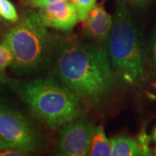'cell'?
Here are the masks:
<instances>
[{
	"label": "cell",
	"mask_w": 156,
	"mask_h": 156,
	"mask_svg": "<svg viewBox=\"0 0 156 156\" xmlns=\"http://www.w3.org/2000/svg\"><path fill=\"white\" fill-rule=\"evenodd\" d=\"M56 49L57 80L82 101L102 105L113 93L116 80L107 50L72 40L61 41Z\"/></svg>",
	"instance_id": "6da1fadb"
},
{
	"label": "cell",
	"mask_w": 156,
	"mask_h": 156,
	"mask_svg": "<svg viewBox=\"0 0 156 156\" xmlns=\"http://www.w3.org/2000/svg\"><path fill=\"white\" fill-rule=\"evenodd\" d=\"M108 55L116 80L125 87L140 88L149 73L142 36L126 0H121L113 17Z\"/></svg>",
	"instance_id": "7a4b0ae2"
},
{
	"label": "cell",
	"mask_w": 156,
	"mask_h": 156,
	"mask_svg": "<svg viewBox=\"0 0 156 156\" xmlns=\"http://www.w3.org/2000/svg\"><path fill=\"white\" fill-rule=\"evenodd\" d=\"M8 86L28 105L34 115L53 131L82 115V101L53 77L25 83L10 80Z\"/></svg>",
	"instance_id": "3957f363"
},
{
	"label": "cell",
	"mask_w": 156,
	"mask_h": 156,
	"mask_svg": "<svg viewBox=\"0 0 156 156\" xmlns=\"http://www.w3.org/2000/svg\"><path fill=\"white\" fill-rule=\"evenodd\" d=\"M3 42L12 52L11 66L19 72H30L44 67L55 52L54 39L37 11H25L17 24L6 32Z\"/></svg>",
	"instance_id": "277c9868"
},
{
	"label": "cell",
	"mask_w": 156,
	"mask_h": 156,
	"mask_svg": "<svg viewBox=\"0 0 156 156\" xmlns=\"http://www.w3.org/2000/svg\"><path fill=\"white\" fill-rule=\"evenodd\" d=\"M40 146L39 135L21 112L0 101V150L34 153Z\"/></svg>",
	"instance_id": "5b68a950"
},
{
	"label": "cell",
	"mask_w": 156,
	"mask_h": 156,
	"mask_svg": "<svg viewBox=\"0 0 156 156\" xmlns=\"http://www.w3.org/2000/svg\"><path fill=\"white\" fill-rule=\"evenodd\" d=\"M95 125L90 120L78 117L61 127L56 141V154L89 155Z\"/></svg>",
	"instance_id": "8992f818"
},
{
	"label": "cell",
	"mask_w": 156,
	"mask_h": 156,
	"mask_svg": "<svg viewBox=\"0 0 156 156\" xmlns=\"http://www.w3.org/2000/svg\"><path fill=\"white\" fill-rule=\"evenodd\" d=\"M37 13L46 27L60 30H70L79 21L76 6L70 0L41 7Z\"/></svg>",
	"instance_id": "52a82bcc"
},
{
	"label": "cell",
	"mask_w": 156,
	"mask_h": 156,
	"mask_svg": "<svg viewBox=\"0 0 156 156\" xmlns=\"http://www.w3.org/2000/svg\"><path fill=\"white\" fill-rule=\"evenodd\" d=\"M84 35L99 44L108 43L113 18L101 5H95L83 22Z\"/></svg>",
	"instance_id": "ba28073f"
},
{
	"label": "cell",
	"mask_w": 156,
	"mask_h": 156,
	"mask_svg": "<svg viewBox=\"0 0 156 156\" xmlns=\"http://www.w3.org/2000/svg\"><path fill=\"white\" fill-rule=\"evenodd\" d=\"M112 155L135 156L150 155L151 151L148 145L143 143L140 140L131 137L118 135L111 139Z\"/></svg>",
	"instance_id": "9c48e42d"
},
{
	"label": "cell",
	"mask_w": 156,
	"mask_h": 156,
	"mask_svg": "<svg viewBox=\"0 0 156 156\" xmlns=\"http://www.w3.org/2000/svg\"><path fill=\"white\" fill-rule=\"evenodd\" d=\"M89 155H112L111 141L108 139L106 134H105V131L101 126H97L95 128L94 134L92 136Z\"/></svg>",
	"instance_id": "30bf717a"
},
{
	"label": "cell",
	"mask_w": 156,
	"mask_h": 156,
	"mask_svg": "<svg viewBox=\"0 0 156 156\" xmlns=\"http://www.w3.org/2000/svg\"><path fill=\"white\" fill-rule=\"evenodd\" d=\"M147 62L151 72L156 78V26L151 32L147 46Z\"/></svg>",
	"instance_id": "8fae6325"
},
{
	"label": "cell",
	"mask_w": 156,
	"mask_h": 156,
	"mask_svg": "<svg viewBox=\"0 0 156 156\" xmlns=\"http://www.w3.org/2000/svg\"><path fill=\"white\" fill-rule=\"evenodd\" d=\"M0 17L11 23L18 21L19 17L16 7L10 0H0Z\"/></svg>",
	"instance_id": "7c38bea8"
},
{
	"label": "cell",
	"mask_w": 156,
	"mask_h": 156,
	"mask_svg": "<svg viewBox=\"0 0 156 156\" xmlns=\"http://www.w3.org/2000/svg\"><path fill=\"white\" fill-rule=\"evenodd\" d=\"M76 6L79 21L83 22L88 17L90 11L95 7L96 0H70Z\"/></svg>",
	"instance_id": "4fadbf2b"
},
{
	"label": "cell",
	"mask_w": 156,
	"mask_h": 156,
	"mask_svg": "<svg viewBox=\"0 0 156 156\" xmlns=\"http://www.w3.org/2000/svg\"><path fill=\"white\" fill-rule=\"evenodd\" d=\"M13 55L8 45L2 42L0 44V76H4L6 68L12 65Z\"/></svg>",
	"instance_id": "5bb4252c"
},
{
	"label": "cell",
	"mask_w": 156,
	"mask_h": 156,
	"mask_svg": "<svg viewBox=\"0 0 156 156\" xmlns=\"http://www.w3.org/2000/svg\"><path fill=\"white\" fill-rule=\"evenodd\" d=\"M62 1H68V0H32L30 4L31 7H37V8H41L44 6L52 5L57 2H62Z\"/></svg>",
	"instance_id": "9a60e30c"
},
{
	"label": "cell",
	"mask_w": 156,
	"mask_h": 156,
	"mask_svg": "<svg viewBox=\"0 0 156 156\" xmlns=\"http://www.w3.org/2000/svg\"><path fill=\"white\" fill-rule=\"evenodd\" d=\"M27 154L20 151L11 150V149H4L0 150V156H22L26 155Z\"/></svg>",
	"instance_id": "2e32d148"
},
{
	"label": "cell",
	"mask_w": 156,
	"mask_h": 156,
	"mask_svg": "<svg viewBox=\"0 0 156 156\" xmlns=\"http://www.w3.org/2000/svg\"><path fill=\"white\" fill-rule=\"evenodd\" d=\"M129 3H131L132 5L136 6H139V7H143L145 6L150 0H128Z\"/></svg>",
	"instance_id": "e0dca14e"
},
{
	"label": "cell",
	"mask_w": 156,
	"mask_h": 156,
	"mask_svg": "<svg viewBox=\"0 0 156 156\" xmlns=\"http://www.w3.org/2000/svg\"><path fill=\"white\" fill-rule=\"evenodd\" d=\"M10 80H11V79H8V78L5 77L4 76H0V89H1L4 85H8Z\"/></svg>",
	"instance_id": "ac0fdd59"
},
{
	"label": "cell",
	"mask_w": 156,
	"mask_h": 156,
	"mask_svg": "<svg viewBox=\"0 0 156 156\" xmlns=\"http://www.w3.org/2000/svg\"><path fill=\"white\" fill-rule=\"evenodd\" d=\"M31 1H32V0H21L22 4L23 5H30V4Z\"/></svg>",
	"instance_id": "d6986e66"
},
{
	"label": "cell",
	"mask_w": 156,
	"mask_h": 156,
	"mask_svg": "<svg viewBox=\"0 0 156 156\" xmlns=\"http://www.w3.org/2000/svg\"><path fill=\"white\" fill-rule=\"evenodd\" d=\"M154 139L156 140V128L154 129Z\"/></svg>",
	"instance_id": "ffe728a7"
},
{
	"label": "cell",
	"mask_w": 156,
	"mask_h": 156,
	"mask_svg": "<svg viewBox=\"0 0 156 156\" xmlns=\"http://www.w3.org/2000/svg\"><path fill=\"white\" fill-rule=\"evenodd\" d=\"M155 154H156V149H155Z\"/></svg>",
	"instance_id": "44dd1931"
}]
</instances>
